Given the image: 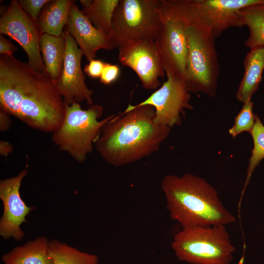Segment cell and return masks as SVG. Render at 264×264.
Masks as SVG:
<instances>
[{
  "mask_svg": "<svg viewBox=\"0 0 264 264\" xmlns=\"http://www.w3.org/2000/svg\"><path fill=\"white\" fill-rule=\"evenodd\" d=\"M0 110L30 128L53 132L61 124L65 103L56 82L13 55L0 56Z\"/></svg>",
  "mask_w": 264,
  "mask_h": 264,
  "instance_id": "6da1fadb",
  "label": "cell"
},
{
  "mask_svg": "<svg viewBox=\"0 0 264 264\" xmlns=\"http://www.w3.org/2000/svg\"><path fill=\"white\" fill-rule=\"evenodd\" d=\"M151 105H129L109 121L94 143L108 164L120 167L137 162L156 152L168 137L171 128L156 124Z\"/></svg>",
  "mask_w": 264,
  "mask_h": 264,
  "instance_id": "7a4b0ae2",
  "label": "cell"
},
{
  "mask_svg": "<svg viewBox=\"0 0 264 264\" xmlns=\"http://www.w3.org/2000/svg\"><path fill=\"white\" fill-rule=\"evenodd\" d=\"M161 188L171 219L182 228L226 226L236 221L220 201L217 190L200 176L190 173L167 175Z\"/></svg>",
  "mask_w": 264,
  "mask_h": 264,
  "instance_id": "3957f363",
  "label": "cell"
},
{
  "mask_svg": "<svg viewBox=\"0 0 264 264\" xmlns=\"http://www.w3.org/2000/svg\"><path fill=\"white\" fill-rule=\"evenodd\" d=\"M259 0H160L161 21L174 20L214 39L230 27H242L240 10Z\"/></svg>",
  "mask_w": 264,
  "mask_h": 264,
  "instance_id": "277c9868",
  "label": "cell"
},
{
  "mask_svg": "<svg viewBox=\"0 0 264 264\" xmlns=\"http://www.w3.org/2000/svg\"><path fill=\"white\" fill-rule=\"evenodd\" d=\"M225 226L182 228L171 247L178 260L190 264H230L236 249Z\"/></svg>",
  "mask_w": 264,
  "mask_h": 264,
  "instance_id": "5b68a950",
  "label": "cell"
},
{
  "mask_svg": "<svg viewBox=\"0 0 264 264\" xmlns=\"http://www.w3.org/2000/svg\"><path fill=\"white\" fill-rule=\"evenodd\" d=\"M103 113L102 107L97 104L83 110L79 103L65 104V116L59 127L53 132V142L78 162H84L103 127L115 116L112 115L99 121Z\"/></svg>",
  "mask_w": 264,
  "mask_h": 264,
  "instance_id": "8992f818",
  "label": "cell"
},
{
  "mask_svg": "<svg viewBox=\"0 0 264 264\" xmlns=\"http://www.w3.org/2000/svg\"><path fill=\"white\" fill-rule=\"evenodd\" d=\"M160 0H119L109 34L114 48L136 40H155L162 24Z\"/></svg>",
  "mask_w": 264,
  "mask_h": 264,
  "instance_id": "52a82bcc",
  "label": "cell"
},
{
  "mask_svg": "<svg viewBox=\"0 0 264 264\" xmlns=\"http://www.w3.org/2000/svg\"><path fill=\"white\" fill-rule=\"evenodd\" d=\"M185 33L188 44L186 86L190 92L214 96L220 73L215 39L191 26L186 27Z\"/></svg>",
  "mask_w": 264,
  "mask_h": 264,
  "instance_id": "ba28073f",
  "label": "cell"
},
{
  "mask_svg": "<svg viewBox=\"0 0 264 264\" xmlns=\"http://www.w3.org/2000/svg\"><path fill=\"white\" fill-rule=\"evenodd\" d=\"M0 33L10 37L21 46L31 68L38 72H45L40 48L42 34L37 22L24 11L17 0H12L0 17Z\"/></svg>",
  "mask_w": 264,
  "mask_h": 264,
  "instance_id": "9c48e42d",
  "label": "cell"
},
{
  "mask_svg": "<svg viewBox=\"0 0 264 264\" xmlns=\"http://www.w3.org/2000/svg\"><path fill=\"white\" fill-rule=\"evenodd\" d=\"M118 48L121 65L136 73L144 88L157 89L165 72L155 40H132Z\"/></svg>",
  "mask_w": 264,
  "mask_h": 264,
  "instance_id": "30bf717a",
  "label": "cell"
},
{
  "mask_svg": "<svg viewBox=\"0 0 264 264\" xmlns=\"http://www.w3.org/2000/svg\"><path fill=\"white\" fill-rule=\"evenodd\" d=\"M191 96L185 81L167 77L162 85L137 106L151 105L155 110L154 122L170 128L181 123L185 109L192 110Z\"/></svg>",
  "mask_w": 264,
  "mask_h": 264,
  "instance_id": "8fae6325",
  "label": "cell"
},
{
  "mask_svg": "<svg viewBox=\"0 0 264 264\" xmlns=\"http://www.w3.org/2000/svg\"><path fill=\"white\" fill-rule=\"evenodd\" d=\"M66 51L61 74L56 82L57 89L65 103L70 105L73 102L86 101L93 105V90L85 82V76L81 68L83 51L65 26Z\"/></svg>",
  "mask_w": 264,
  "mask_h": 264,
  "instance_id": "7c38bea8",
  "label": "cell"
},
{
  "mask_svg": "<svg viewBox=\"0 0 264 264\" xmlns=\"http://www.w3.org/2000/svg\"><path fill=\"white\" fill-rule=\"evenodd\" d=\"M185 28L179 21H162L155 39L167 77L184 81L188 55Z\"/></svg>",
  "mask_w": 264,
  "mask_h": 264,
  "instance_id": "4fadbf2b",
  "label": "cell"
},
{
  "mask_svg": "<svg viewBox=\"0 0 264 264\" xmlns=\"http://www.w3.org/2000/svg\"><path fill=\"white\" fill-rule=\"evenodd\" d=\"M27 174L25 169L15 176L0 181V198L3 206L0 220V235L5 240L13 238L20 241L24 237L20 226L27 222L26 217L35 208L27 206L20 193L22 181Z\"/></svg>",
  "mask_w": 264,
  "mask_h": 264,
  "instance_id": "5bb4252c",
  "label": "cell"
},
{
  "mask_svg": "<svg viewBox=\"0 0 264 264\" xmlns=\"http://www.w3.org/2000/svg\"><path fill=\"white\" fill-rule=\"evenodd\" d=\"M87 61L95 59L98 50L114 48L108 34L96 28L73 0L66 26Z\"/></svg>",
  "mask_w": 264,
  "mask_h": 264,
  "instance_id": "9a60e30c",
  "label": "cell"
},
{
  "mask_svg": "<svg viewBox=\"0 0 264 264\" xmlns=\"http://www.w3.org/2000/svg\"><path fill=\"white\" fill-rule=\"evenodd\" d=\"M244 71L236 93L238 101L244 103L251 100L258 90L264 69V46L250 49L244 60Z\"/></svg>",
  "mask_w": 264,
  "mask_h": 264,
  "instance_id": "2e32d148",
  "label": "cell"
},
{
  "mask_svg": "<svg viewBox=\"0 0 264 264\" xmlns=\"http://www.w3.org/2000/svg\"><path fill=\"white\" fill-rule=\"evenodd\" d=\"M49 241L44 236L28 241L4 254V264H53L49 252Z\"/></svg>",
  "mask_w": 264,
  "mask_h": 264,
  "instance_id": "e0dca14e",
  "label": "cell"
},
{
  "mask_svg": "<svg viewBox=\"0 0 264 264\" xmlns=\"http://www.w3.org/2000/svg\"><path fill=\"white\" fill-rule=\"evenodd\" d=\"M40 48L45 72L56 82L61 74L65 55L64 32L60 36L43 34L40 39Z\"/></svg>",
  "mask_w": 264,
  "mask_h": 264,
  "instance_id": "ac0fdd59",
  "label": "cell"
},
{
  "mask_svg": "<svg viewBox=\"0 0 264 264\" xmlns=\"http://www.w3.org/2000/svg\"><path fill=\"white\" fill-rule=\"evenodd\" d=\"M73 0H51L43 8L37 23L41 33L60 36L66 26Z\"/></svg>",
  "mask_w": 264,
  "mask_h": 264,
  "instance_id": "d6986e66",
  "label": "cell"
},
{
  "mask_svg": "<svg viewBox=\"0 0 264 264\" xmlns=\"http://www.w3.org/2000/svg\"><path fill=\"white\" fill-rule=\"evenodd\" d=\"M240 16L243 26L249 30L245 45L250 49L264 46V0L241 9Z\"/></svg>",
  "mask_w": 264,
  "mask_h": 264,
  "instance_id": "ffe728a7",
  "label": "cell"
},
{
  "mask_svg": "<svg viewBox=\"0 0 264 264\" xmlns=\"http://www.w3.org/2000/svg\"><path fill=\"white\" fill-rule=\"evenodd\" d=\"M49 252L53 264H97L98 262L96 255L82 252L56 239L49 242Z\"/></svg>",
  "mask_w": 264,
  "mask_h": 264,
  "instance_id": "44dd1931",
  "label": "cell"
},
{
  "mask_svg": "<svg viewBox=\"0 0 264 264\" xmlns=\"http://www.w3.org/2000/svg\"><path fill=\"white\" fill-rule=\"evenodd\" d=\"M119 0H93L81 10L85 16L97 29L109 34L114 10Z\"/></svg>",
  "mask_w": 264,
  "mask_h": 264,
  "instance_id": "7402d4cb",
  "label": "cell"
},
{
  "mask_svg": "<svg viewBox=\"0 0 264 264\" xmlns=\"http://www.w3.org/2000/svg\"><path fill=\"white\" fill-rule=\"evenodd\" d=\"M250 133L253 138L254 147L249 160L244 186L242 191L240 199L238 203L239 208L241 207L244 191L253 172L261 161L264 158V126L256 114H255L254 126Z\"/></svg>",
  "mask_w": 264,
  "mask_h": 264,
  "instance_id": "603a6c76",
  "label": "cell"
},
{
  "mask_svg": "<svg viewBox=\"0 0 264 264\" xmlns=\"http://www.w3.org/2000/svg\"><path fill=\"white\" fill-rule=\"evenodd\" d=\"M253 105L251 100L243 103L241 110L235 117L233 126L229 130V133L233 138L243 132H250L253 129L255 122Z\"/></svg>",
  "mask_w": 264,
  "mask_h": 264,
  "instance_id": "cb8c5ba5",
  "label": "cell"
},
{
  "mask_svg": "<svg viewBox=\"0 0 264 264\" xmlns=\"http://www.w3.org/2000/svg\"><path fill=\"white\" fill-rule=\"evenodd\" d=\"M50 1V0H20L19 2L24 11L37 22L42 9Z\"/></svg>",
  "mask_w": 264,
  "mask_h": 264,
  "instance_id": "d4e9b609",
  "label": "cell"
},
{
  "mask_svg": "<svg viewBox=\"0 0 264 264\" xmlns=\"http://www.w3.org/2000/svg\"><path fill=\"white\" fill-rule=\"evenodd\" d=\"M120 74V68L117 65L106 63L99 78L100 82L105 85H110L115 82Z\"/></svg>",
  "mask_w": 264,
  "mask_h": 264,
  "instance_id": "484cf974",
  "label": "cell"
},
{
  "mask_svg": "<svg viewBox=\"0 0 264 264\" xmlns=\"http://www.w3.org/2000/svg\"><path fill=\"white\" fill-rule=\"evenodd\" d=\"M105 64V62L100 60H92L85 66L84 71L87 75L91 78H100Z\"/></svg>",
  "mask_w": 264,
  "mask_h": 264,
  "instance_id": "4316f807",
  "label": "cell"
},
{
  "mask_svg": "<svg viewBox=\"0 0 264 264\" xmlns=\"http://www.w3.org/2000/svg\"><path fill=\"white\" fill-rule=\"evenodd\" d=\"M18 48L11 42L5 38L2 34L0 35V54L8 56L13 55Z\"/></svg>",
  "mask_w": 264,
  "mask_h": 264,
  "instance_id": "83f0119b",
  "label": "cell"
},
{
  "mask_svg": "<svg viewBox=\"0 0 264 264\" xmlns=\"http://www.w3.org/2000/svg\"><path fill=\"white\" fill-rule=\"evenodd\" d=\"M12 121L10 115L4 111H0V131L5 132L11 127Z\"/></svg>",
  "mask_w": 264,
  "mask_h": 264,
  "instance_id": "f1b7e54d",
  "label": "cell"
},
{
  "mask_svg": "<svg viewBox=\"0 0 264 264\" xmlns=\"http://www.w3.org/2000/svg\"><path fill=\"white\" fill-rule=\"evenodd\" d=\"M13 151V146L6 141L0 142V154L1 156H7Z\"/></svg>",
  "mask_w": 264,
  "mask_h": 264,
  "instance_id": "f546056e",
  "label": "cell"
},
{
  "mask_svg": "<svg viewBox=\"0 0 264 264\" xmlns=\"http://www.w3.org/2000/svg\"><path fill=\"white\" fill-rule=\"evenodd\" d=\"M79 1L83 6V8H86L91 3L93 0H80Z\"/></svg>",
  "mask_w": 264,
  "mask_h": 264,
  "instance_id": "4dcf8cb0",
  "label": "cell"
}]
</instances>
